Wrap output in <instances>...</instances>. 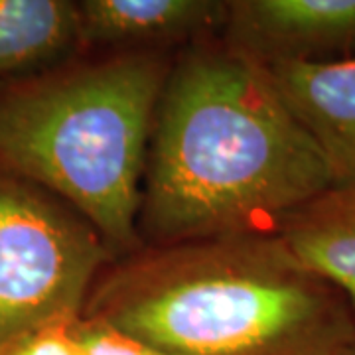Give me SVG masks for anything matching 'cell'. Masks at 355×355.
Here are the masks:
<instances>
[{
  "label": "cell",
  "instance_id": "cell-1",
  "mask_svg": "<svg viewBox=\"0 0 355 355\" xmlns=\"http://www.w3.org/2000/svg\"><path fill=\"white\" fill-rule=\"evenodd\" d=\"M331 174L265 64L223 44L172 65L148 146L139 211L153 245L279 235Z\"/></svg>",
  "mask_w": 355,
  "mask_h": 355
},
{
  "label": "cell",
  "instance_id": "cell-2",
  "mask_svg": "<svg viewBox=\"0 0 355 355\" xmlns=\"http://www.w3.org/2000/svg\"><path fill=\"white\" fill-rule=\"evenodd\" d=\"M83 316L172 355H349L352 306L280 235L146 247L101 272Z\"/></svg>",
  "mask_w": 355,
  "mask_h": 355
},
{
  "label": "cell",
  "instance_id": "cell-3",
  "mask_svg": "<svg viewBox=\"0 0 355 355\" xmlns=\"http://www.w3.org/2000/svg\"><path fill=\"white\" fill-rule=\"evenodd\" d=\"M170 69L164 51H119L12 81L0 89V168L76 209L111 253H135Z\"/></svg>",
  "mask_w": 355,
  "mask_h": 355
},
{
  "label": "cell",
  "instance_id": "cell-4",
  "mask_svg": "<svg viewBox=\"0 0 355 355\" xmlns=\"http://www.w3.org/2000/svg\"><path fill=\"white\" fill-rule=\"evenodd\" d=\"M111 249L60 198L0 168V355L83 316Z\"/></svg>",
  "mask_w": 355,
  "mask_h": 355
},
{
  "label": "cell",
  "instance_id": "cell-5",
  "mask_svg": "<svg viewBox=\"0 0 355 355\" xmlns=\"http://www.w3.org/2000/svg\"><path fill=\"white\" fill-rule=\"evenodd\" d=\"M225 44L261 64L355 55V0H231Z\"/></svg>",
  "mask_w": 355,
  "mask_h": 355
},
{
  "label": "cell",
  "instance_id": "cell-6",
  "mask_svg": "<svg viewBox=\"0 0 355 355\" xmlns=\"http://www.w3.org/2000/svg\"><path fill=\"white\" fill-rule=\"evenodd\" d=\"M265 67L282 101L314 140L331 182L355 180V55Z\"/></svg>",
  "mask_w": 355,
  "mask_h": 355
},
{
  "label": "cell",
  "instance_id": "cell-7",
  "mask_svg": "<svg viewBox=\"0 0 355 355\" xmlns=\"http://www.w3.org/2000/svg\"><path fill=\"white\" fill-rule=\"evenodd\" d=\"M227 4L219 0H83L77 2L79 42L113 53L162 51L225 26Z\"/></svg>",
  "mask_w": 355,
  "mask_h": 355
},
{
  "label": "cell",
  "instance_id": "cell-8",
  "mask_svg": "<svg viewBox=\"0 0 355 355\" xmlns=\"http://www.w3.org/2000/svg\"><path fill=\"white\" fill-rule=\"evenodd\" d=\"M279 235L306 266L342 292L355 316V180L331 184L292 211Z\"/></svg>",
  "mask_w": 355,
  "mask_h": 355
},
{
  "label": "cell",
  "instance_id": "cell-9",
  "mask_svg": "<svg viewBox=\"0 0 355 355\" xmlns=\"http://www.w3.org/2000/svg\"><path fill=\"white\" fill-rule=\"evenodd\" d=\"M81 46L69 0H0V81L53 64Z\"/></svg>",
  "mask_w": 355,
  "mask_h": 355
},
{
  "label": "cell",
  "instance_id": "cell-10",
  "mask_svg": "<svg viewBox=\"0 0 355 355\" xmlns=\"http://www.w3.org/2000/svg\"><path fill=\"white\" fill-rule=\"evenodd\" d=\"M73 334L81 355H172L99 318L81 316L73 322Z\"/></svg>",
  "mask_w": 355,
  "mask_h": 355
},
{
  "label": "cell",
  "instance_id": "cell-11",
  "mask_svg": "<svg viewBox=\"0 0 355 355\" xmlns=\"http://www.w3.org/2000/svg\"><path fill=\"white\" fill-rule=\"evenodd\" d=\"M4 355H81V349L73 334V322H60L26 336Z\"/></svg>",
  "mask_w": 355,
  "mask_h": 355
},
{
  "label": "cell",
  "instance_id": "cell-12",
  "mask_svg": "<svg viewBox=\"0 0 355 355\" xmlns=\"http://www.w3.org/2000/svg\"><path fill=\"white\" fill-rule=\"evenodd\" d=\"M349 355H355V349H354V352H352V354H349Z\"/></svg>",
  "mask_w": 355,
  "mask_h": 355
}]
</instances>
